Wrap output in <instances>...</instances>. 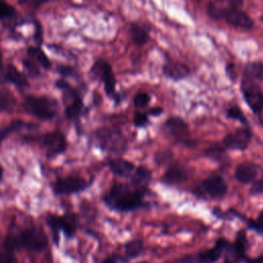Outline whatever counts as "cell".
<instances>
[{"instance_id":"obj_33","label":"cell","mask_w":263,"mask_h":263,"mask_svg":"<svg viewBox=\"0 0 263 263\" xmlns=\"http://www.w3.org/2000/svg\"><path fill=\"white\" fill-rule=\"evenodd\" d=\"M57 72L63 77V78H68L71 76L75 75V70L71 66L68 65H58L57 66Z\"/></svg>"},{"instance_id":"obj_34","label":"cell","mask_w":263,"mask_h":263,"mask_svg":"<svg viewBox=\"0 0 263 263\" xmlns=\"http://www.w3.org/2000/svg\"><path fill=\"white\" fill-rule=\"evenodd\" d=\"M148 122V116L144 112H136L134 115V123L138 127L145 126Z\"/></svg>"},{"instance_id":"obj_30","label":"cell","mask_w":263,"mask_h":263,"mask_svg":"<svg viewBox=\"0 0 263 263\" xmlns=\"http://www.w3.org/2000/svg\"><path fill=\"white\" fill-rule=\"evenodd\" d=\"M227 115H228L229 118L238 120L241 123H247V118H246L245 114L242 113L240 108L237 107V106H231L230 108H228L227 109Z\"/></svg>"},{"instance_id":"obj_27","label":"cell","mask_w":263,"mask_h":263,"mask_svg":"<svg viewBox=\"0 0 263 263\" xmlns=\"http://www.w3.org/2000/svg\"><path fill=\"white\" fill-rule=\"evenodd\" d=\"M125 251H126V254L129 258H135V257L139 256L142 253L143 243L139 239H133V240H130L126 243Z\"/></svg>"},{"instance_id":"obj_21","label":"cell","mask_w":263,"mask_h":263,"mask_svg":"<svg viewBox=\"0 0 263 263\" xmlns=\"http://www.w3.org/2000/svg\"><path fill=\"white\" fill-rule=\"evenodd\" d=\"M27 53L30 59H32L36 64L41 66L45 70H49L51 68V61L45 54V52L41 49L40 46H30L27 49Z\"/></svg>"},{"instance_id":"obj_20","label":"cell","mask_w":263,"mask_h":263,"mask_svg":"<svg viewBox=\"0 0 263 263\" xmlns=\"http://www.w3.org/2000/svg\"><path fill=\"white\" fill-rule=\"evenodd\" d=\"M245 80L250 82H258L263 80V63L252 62L245 68Z\"/></svg>"},{"instance_id":"obj_39","label":"cell","mask_w":263,"mask_h":263,"mask_svg":"<svg viewBox=\"0 0 263 263\" xmlns=\"http://www.w3.org/2000/svg\"><path fill=\"white\" fill-rule=\"evenodd\" d=\"M171 157H172V153L170 151H159L155 156V160L157 163L162 164L166 162Z\"/></svg>"},{"instance_id":"obj_35","label":"cell","mask_w":263,"mask_h":263,"mask_svg":"<svg viewBox=\"0 0 263 263\" xmlns=\"http://www.w3.org/2000/svg\"><path fill=\"white\" fill-rule=\"evenodd\" d=\"M0 263H18L17 259L13 256L12 252L5 250L0 252Z\"/></svg>"},{"instance_id":"obj_6","label":"cell","mask_w":263,"mask_h":263,"mask_svg":"<svg viewBox=\"0 0 263 263\" xmlns=\"http://www.w3.org/2000/svg\"><path fill=\"white\" fill-rule=\"evenodd\" d=\"M97 139L102 149L111 152H120L125 148V141L122 135L113 128L102 127L96 133Z\"/></svg>"},{"instance_id":"obj_42","label":"cell","mask_w":263,"mask_h":263,"mask_svg":"<svg viewBox=\"0 0 263 263\" xmlns=\"http://www.w3.org/2000/svg\"><path fill=\"white\" fill-rule=\"evenodd\" d=\"M102 263H117V262H116V260L113 257H108Z\"/></svg>"},{"instance_id":"obj_10","label":"cell","mask_w":263,"mask_h":263,"mask_svg":"<svg viewBox=\"0 0 263 263\" xmlns=\"http://www.w3.org/2000/svg\"><path fill=\"white\" fill-rule=\"evenodd\" d=\"M41 143L42 146L45 148L48 157H53L62 154L67 149V140L65 136L59 130L44 134L41 138Z\"/></svg>"},{"instance_id":"obj_44","label":"cell","mask_w":263,"mask_h":263,"mask_svg":"<svg viewBox=\"0 0 263 263\" xmlns=\"http://www.w3.org/2000/svg\"><path fill=\"white\" fill-rule=\"evenodd\" d=\"M250 263H263V257L257 258V259H255V260H251Z\"/></svg>"},{"instance_id":"obj_38","label":"cell","mask_w":263,"mask_h":263,"mask_svg":"<svg viewBox=\"0 0 263 263\" xmlns=\"http://www.w3.org/2000/svg\"><path fill=\"white\" fill-rule=\"evenodd\" d=\"M250 193L254 194V195L263 194V176L252 185Z\"/></svg>"},{"instance_id":"obj_1","label":"cell","mask_w":263,"mask_h":263,"mask_svg":"<svg viewBox=\"0 0 263 263\" xmlns=\"http://www.w3.org/2000/svg\"><path fill=\"white\" fill-rule=\"evenodd\" d=\"M143 191L139 188L132 190L124 184H114L104 196L106 204L120 212L134 211L143 204Z\"/></svg>"},{"instance_id":"obj_43","label":"cell","mask_w":263,"mask_h":263,"mask_svg":"<svg viewBox=\"0 0 263 263\" xmlns=\"http://www.w3.org/2000/svg\"><path fill=\"white\" fill-rule=\"evenodd\" d=\"M3 70V54L0 49V72Z\"/></svg>"},{"instance_id":"obj_4","label":"cell","mask_w":263,"mask_h":263,"mask_svg":"<svg viewBox=\"0 0 263 263\" xmlns=\"http://www.w3.org/2000/svg\"><path fill=\"white\" fill-rule=\"evenodd\" d=\"M46 223L52 229L54 243L59 245V231L62 230L68 238H71L76 232L78 219L77 216L72 213H67L63 216L48 214L46 217Z\"/></svg>"},{"instance_id":"obj_9","label":"cell","mask_w":263,"mask_h":263,"mask_svg":"<svg viewBox=\"0 0 263 263\" xmlns=\"http://www.w3.org/2000/svg\"><path fill=\"white\" fill-rule=\"evenodd\" d=\"M241 91L245 101L256 114L263 111V91L254 82L243 80L241 83Z\"/></svg>"},{"instance_id":"obj_12","label":"cell","mask_w":263,"mask_h":263,"mask_svg":"<svg viewBox=\"0 0 263 263\" xmlns=\"http://www.w3.org/2000/svg\"><path fill=\"white\" fill-rule=\"evenodd\" d=\"M0 82L1 83H11L15 85L17 88L22 89L29 85L27 76L17 70L12 64H8L1 72H0Z\"/></svg>"},{"instance_id":"obj_36","label":"cell","mask_w":263,"mask_h":263,"mask_svg":"<svg viewBox=\"0 0 263 263\" xmlns=\"http://www.w3.org/2000/svg\"><path fill=\"white\" fill-rule=\"evenodd\" d=\"M34 40L37 43V46H40L43 41V35H42V26L38 22H34Z\"/></svg>"},{"instance_id":"obj_28","label":"cell","mask_w":263,"mask_h":263,"mask_svg":"<svg viewBox=\"0 0 263 263\" xmlns=\"http://www.w3.org/2000/svg\"><path fill=\"white\" fill-rule=\"evenodd\" d=\"M16 16V10L13 6L4 0H0V21L9 20Z\"/></svg>"},{"instance_id":"obj_3","label":"cell","mask_w":263,"mask_h":263,"mask_svg":"<svg viewBox=\"0 0 263 263\" xmlns=\"http://www.w3.org/2000/svg\"><path fill=\"white\" fill-rule=\"evenodd\" d=\"M23 107L25 111L40 120H51L55 117L59 109L58 102L46 96H27Z\"/></svg>"},{"instance_id":"obj_13","label":"cell","mask_w":263,"mask_h":263,"mask_svg":"<svg viewBox=\"0 0 263 263\" xmlns=\"http://www.w3.org/2000/svg\"><path fill=\"white\" fill-rule=\"evenodd\" d=\"M202 187L210 196L215 198L224 196L228 189L226 181L220 175H212L208 177L203 181Z\"/></svg>"},{"instance_id":"obj_31","label":"cell","mask_w":263,"mask_h":263,"mask_svg":"<svg viewBox=\"0 0 263 263\" xmlns=\"http://www.w3.org/2000/svg\"><path fill=\"white\" fill-rule=\"evenodd\" d=\"M48 0H17V4L22 7L36 10V9L40 8Z\"/></svg>"},{"instance_id":"obj_41","label":"cell","mask_w":263,"mask_h":263,"mask_svg":"<svg viewBox=\"0 0 263 263\" xmlns=\"http://www.w3.org/2000/svg\"><path fill=\"white\" fill-rule=\"evenodd\" d=\"M162 113V109L160 107H155V108H152L149 110V114L153 115V116H157V115H160Z\"/></svg>"},{"instance_id":"obj_18","label":"cell","mask_w":263,"mask_h":263,"mask_svg":"<svg viewBox=\"0 0 263 263\" xmlns=\"http://www.w3.org/2000/svg\"><path fill=\"white\" fill-rule=\"evenodd\" d=\"M108 165H109L110 171L119 177L132 176L133 172L136 168L133 162L122 159V158L111 159V160H109Z\"/></svg>"},{"instance_id":"obj_32","label":"cell","mask_w":263,"mask_h":263,"mask_svg":"<svg viewBox=\"0 0 263 263\" xmlns=\"http://www.w3.org/2000/svg\"><path fill=\"white\" fill-rule=\"evenodd\" d=\"M150 102V96L147 92H138L134 98V105L138 108L146 107Z\"/></svg>"},{"instance_id":"obj_29","label":"cell","mask_w":263,"mask_h":263,"mask_svg":"<svg viewBox=\"0 0 263 263\" xmlns=\"http://www.w3.org/2000/svg\"><path fill=\"white\" fill-rule=\"evenodd\" d=\"M233 249H234V252H235V255L238 257V258H243L245 256V253H246V235H245V232H240L234 242V246H233Z\"/></svg>"},{"instance_id":"obj_23","label":"cell","mask_w":263,"mask_h":263,"mask_svg":"<svg viewBox=\"0 0 263 263\" xmlns=\"http://www.w3.org/2000/svg\"><path fill=\"white\" fill-rule=\"evenodd\" d=\"M16 105L14 95L6 88H0V113H10Z\"/></svg>"},{"instance_id":"obj_19","label":"cell","mask_w":263,"mask_h":263,"mask_svg":"<svg viewBox=\"0 0 263 263\" xmlns=\"http://www.w3.org/2000/svg\"><path fill=\"white\" fill-rule=\"evenodd\" d=\"M227 242L225 239L223 238H220L216 241L214 248L210 249V250H206L202 253H200L198 255V261L199 263H214L216 262L221 254H222V251L224 250V248L226 247Z\"/></svg>"},{"instance_id":"obj_37","label":"cell","mask_w":263,"mask_h":263,"mask_svg":"<svg viewBox=\"0 0 263 263\" xmlns=\"http://www.w3.org/2000/svg\"><path fill=\"white\" fill-rule=\"evenodd\" d=\"M249 225H250L251 228L255 229L256 231H258L260 233H263V211L259 214L257 220L250 221Z\"/></svg>"},{"instance_id":"obj_15","label":"cell","mask_w":263,"mask_h":263,"mask_svg":"<svg viewBox=\"0 0 263 263\" xmlns=\"http://www.w3.org/2000/svg\"><path fill=\"white\" fill-rule=\"evenodd\" d=\"M259 171H260V167L256 163L247 161L236 166L234 172V177L239 183L249 184L256 179Z\"/></svg>"},{"instance_id":"obj_2","label":"cell","mask_w":263,"mask_h":263,"mask_svg":"<svg viewBox=\"0 0 263 263\" xmlns=\"http://www.w3.org/2000/svg\"><path fill=\"white\" fill-rule=\"evenodd\" d=\"M208 14L216 20H223L234 28L251 30L254 27L253 18L238 7H221L211 3L208 5Z\"/></svg>"},{"instance_id":"obj_46","label":"cell","mask_w":263,"mask_h":263,"mask_svg":"<svg viewBox=\"0 0 263 263\" xmlns=\"http://www.w3.org/2000/svg\"><path fill=\"white\" fill-rule=\"evenodd\" d=\"M139 263H146V262H139Z\"/></svg>"},{"instance_id":"obj_11","label":"cell","mask_w":263,"mask_h":263,"mask_svg":"<svg viewBox=\"0 0 263 263\" xmlns=\"http://www.w3.org/2000/svg\"><path fill=\"white\" fill-rule=\"evenodd\" d=\"M251 139V130L248 127H241L226 135L222 141V144L227 149L245 150L249 146Z\"/></svg>"},{"instance_id":"obj_26","label":"cell","mask_w":263,"mask_h":263,"mask_svg":"<svg viewBox=\"0 0 263 263\" xmlns=\"http://www.w3.org/2000/svg\"><path fill=\"white\" fill-rule=\"evenodd\" d=\"M22 64H23L24 69L27 71V73H28L32 78H37V77L40 76L41 72H40L39 65L36 64L32 59H30V58H28V59H23Z\"/></svg>"},{"instance_id":"obj_7","label":"cell","mask_w":263,"mask_h":263,"mask_svg":"<svg viewBox=\"0 0 263 263\" xmlns=\"http://www.w3.org/2000/svg\"><path fill=\"white\" fill-rule=\"evenodd\" d=\"M89 183L79 176H67L59 178L52 184L53 192L58 195H69L85 190Z\"/></svg>"},{"instance_id":"obj_40","label":"cell","mask_w":263,"mask_h":263,"mask_svg":"<svg viewBox=\"0 0 263 263\" xmlns=\"http://www.w3.org/2000/svg\"><path fill=\"white\" fill-rule=\"evenodd\" d=\"M220 3L226 4V6L229 7H238L240 8L243 4V0H217Z\"/></svg>"},{"instance_id":"obj_5","label":"cell","mask_w":263,"mask_h":263,"mask_svg":"<svg viewBox=\"0 0 263 263\" xmlns=\"http://www.w3.org/2000/svg\"><path fill=\"white\" fill-rule=\"evenodd\" d=\"M21 248H26L30 251L39 252L47 246V236L44 230L38 226H33L22 231L17 236Z\"/></svg>"},{"instance_id":"obj_16","label":"cell","mask_w":263,"mask_h":263,"mask_svg":"<svg viewBox=\"0 0 263 263\" xmlns=\"http://www.w3.org/2000/svg\"><path fill=\"white\" fill-rule=\"evenodd\" d=\"M163 73L171 79L181 80L190 74V69L183 63L167 61L163 65Z\"/></svg>"},{"instance_id":"obj_24","label":"cell","mask_w":263,"mask_h":263,"mask_svg":"<svg viewBox=\"0 0 263 263\" xmlns=\"http://www.w3.org/2000/svg\"><path fill=\"white\" fill-rule=\"evenodd\" d=\"M151 179L150 171L145 166H138L132 174V184L139 189H144Z\"/></svg>"},{"instance_id":"obj_17","label":"cell","mask_w":263,"mask_h":263,"mask_svg":"<svg viewBox=\"0 0 263 263\" xmlns=\"http://www.w3.org/2000/svg\"><path fill=\"white\" fill-rule=\"evenodd\" d=\"M189 178V172L187 168L180 164L172 165L166 170L163 175V180L170 184H178L186 181Z\"/></svg>"},{"instance_id":"obj_14","label":"cell","mask_w":263,"mask_h":263,"mask_svg":"<svg viewBox=\"0 0 263 263\" xmlns=\"http://www.w3.org/2000/svg\"><path fill=\"white\" fill-rule=\"evenodd\" d=\"M163 129L177 140H185L188 135V125L180 117H170L164 122Z\"/></svg>"},{"instance_id":"obj_25","label":"cell","mask_w":263,"mask_h":263,"mask_svg":"<svg viewBox=\"0 0 263 263\" xmlns=\"http://www.w3.org/2000/svg\"><path fill=\"white\" fill-rule=\"evenodd\" d=\"M24 126H26V123L21 119H15L11 121L8 125H6L4 128H0V145L1 143L7 139L11 134L22 129Z\"/></svg>"},{"instance_id":"obj_22","label":"cell","mask_w":263,"mask_h":263,"mask_svg":"<svg viewBox=\"0 0 263 263\" xmlns=\"http://www.w3.org/2000/svg\"><path fill=\"white\" fill-rule=\"evenodd\" d=\"M129 36L132 41L138 46L144 45L149 40L148 30L136 23H133L129 27Z\"/></svg>"},{"instance_id":"obj_45","label":"cell","mask_w":263,"mask_h":263,"mask_svg":"<svg viewBox=\"0 0 263 263\" xmlns=\"http://www.w3.org/2000/svg\"><path fill=\"white\" fill-rule=\"evenodd\" d=\"M3 175H4V170H3V166L0 164V182L3 179Z\"/></svg>"},{"instance_id":"obj_8","label":"cell","mask_w":263,"mask_h":263,"mask_svg":"<svg viewBox=\"0 0 263 263\" xmlns=\"http://www.w3.org/2000/svg\"><path fill=\"white\" fill-rule=\"evenodd\" d=\"M90 72L95 77L100 78L104 83L105 91L108 96L115 93V76L110 64L105 60H97L92 65Z\"/></svg>"}]
</instances>
